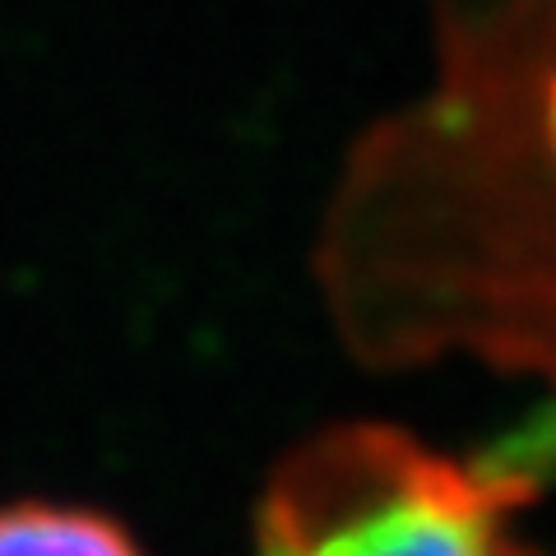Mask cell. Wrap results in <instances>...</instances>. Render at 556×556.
Segmentation results:
<instances>
[{
	"mask_svg": "<svg viewBox=\"0 0 556 556\" xmlns=\"http://www.w3.org/2000/svg\"><path fill=\"white\" fill-rule=\"evenodd\" d=\"M320 265L367 357L473 353L556 399V0H441L437 75L357 149Z\"/></svg>",
	"mask_w": 556,
	"mask_h": 556,
	"instance_id": "1",
	"label": "cell"
},
{
	"mask_svg": "<svg viewBox=\"0 0 556 556\" xmlns=\"http://www.w3.org/2000/svg\"><path fill=\"white\" fill-rule=\"evenodd\" d=\"M533 486L510 450L464 459L390 422H334L269 468L255 556H538Z\"/></svg>",
	"mask_w": 556,
	"mask_h": 556,
	"instance_id": "2",
	"label": "cell"
},
{
	"mask_svg": "<svg viewBox=\"0 0 556 556\" xmlns=\"http://www.w3.org/2000/svg\"><path fill=\"white\" fill-rule=\"evenodd\" d=\"M0 556H144L121 519L75 501L0 506Z\"/></svg>",
	"mask_w": 556,
	"mask_h": 556,
	"instance_id": "3",
	"label": "cell"
}]
</instances>
